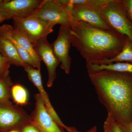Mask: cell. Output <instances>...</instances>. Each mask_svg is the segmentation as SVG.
<instances>
[{
    "instance_id": "1",
    "label": "cell",
    "mask_w": 132,
    "mask_h": 132,
    "mask_svg": "<svg viewBox=\"0 0 132 132\" xmlns=\"http://www.w3.org/2000/svg\"><path fill=\"white\" fill-rule=\"evenodd\" d=\"M100 102L119 125L132 121V75L102 71L88 74Z\"/></svg>"
},
{
    "instance_id": "2",
    "label": "cell",
    "mask_w": 132,
    "mask_h": 132,
    "mask_svg": "<svg viewBox=\"0 0 132 132\" xmlns=\"http://www.w3.org/2000/svg\"><path fill=\"white\" fill-rule=\"evenodd\" d=\"M70 34L73 46L86 62L95 64L116 56L127 39L114 31L81 22H72Z\"/></svg>"
},
{
    "instance_id": "3",
    "label": "cell",
    "mask_w": 132,
    "mask_h": 132,
    "mask_svg": "<svg viewBox=\"0 0 132 132\" xmlns=\"http://www.w3.org/2000/svg\"><path fill=\"white\" fill-rule=\"evenodd\" d=\"M100 13L112 31L132 41V21L121 0H108L101 8Z\"/></svg>"
},
{
    "instance_id": "4",
    "label": "cell",
    "mask_w": 132,
    "mask_h": 132,
    "mask_svg": "<svg viewBox=\"0 0 132 132\" xmlns=\"http://www.w3.org/2000/svg\"><path fill=\"white\" fill-rule=\"evenodd\" d=\"M12 19L13 27L23 33L34 45L41 38L52 32L55 26L32 15L23 18L14 17Z\"/></svg>"
},
{
    "instance_id": "5",
    "label": "cell",
    "mask_w": 132,
    "mask_h": 132,
    "mask_svg": "<svg viewBox=\"0 0 132 132\" xmlns=\"http://www.w3.org/2000/svg\"><path fill=\"white\" fill-rule=\"evenodd\" d=\"M32 123L31 116L11 101L0 103V132L20 130Z\"/></svg>"
},
{
    "instance_id": "6",
    "label": "cell",
    "mask_w": 132,
    "mask_h": 132,
    "mask_svg": "<svg viewBox=\"0 0 132 132\" xmlns=\"http://www.w3.org/2000/svg\"><path fill=\"white\" fill-rule=\"evenodd\" d=\"M71 8L57 0H43L38 9L31 15L54 24L71 25Z\"/></svg>"
},
{
    "instance_id": "7",
    "label": "cell",
    "mask_w": 132,
    "mask_h": 132,
    "mask_svg": "<svg viewBox=\"0 0 132 132\" xmlns=\"http://www.w3.org/2000/svg\"><path fill=\"white\" fill-rule=\"evenodd\" d=\"M71 25H61L57 39L52 43V49L60 62L61 67L67 74L70 73L71 64L69 52L72 45Z\"/></svg>"
},
{
    "instance_id": "8",
    "label": "cell",
    "mask_w": 132,
    "mask_h": 132,
    "mask_svg": "<svg viewBox=\"0 0 132 132\" xmlns=\"http://www.w3.org/2000/svg\"><path fill=\"white\" fill-rule=\"evenodd\" d=\"M35 108L31 116V121L40 132H64L57 125L46 108L39 94L35 95Z\"/></svg>"
},
{
    "instance_id": "9",
    "label": "cell",
    "mask_w": 132,
    "mask_h": 132,
    "mask_svg": "<svg viewBox=\"0 0 132 132\" xmlns=\"http://www.w3.org/2000/svg\"><path fill=\"white\" fill-rule=\"evenodd\" d=\"M35 50L42 61L45 63L48 73L47 86L51 87L57 77L56 69L60 63L55 55L52 44L47 40V36L41 38L34 45Z\"/></svg>"
},
{
    "instance_id": "10",
    "label": "cell",
    "mask_w": 132,
    "mask_h": 132,
    "mask_svg": "<svg viewBox=\"0 0 132 132\" xmlns=\"http://www.w3.org/2000/svg\"><path fill=\"white\" fill-rule=\"evenodd\" d=\"M71 8L72 22H81L101 29L111 30L102 19L100 13V9L80 6Z\"/></svg>"
},
{
    "instance_id": "11",
    "label": "cell",
    "mask_w": 132,
    "mask_h": 132,
    "mask_svg": "<svg viewBox=\"0 0 132 132\" xmlns=\"http://www.w3.org/2000/svg\"><path fill=\"white\" fill-rule=\"evenodd\" d=\"M42 0H4L0 7L14 17L23 18L30 16L38 9Z\"/></svg>"
},
{
    "instance_id": "12",
    "label": "cell",
    "mask_w": 132,
    "mask_h": 132,
    "mask_svg": "<svg viewBox=\"0 0 132 132\" xmlns=\"http://www.w3.org/2000/svg\"><path fill=\"white\" fill-rule=\"evenodd\" d=\"M25 71L27 73L29 79L39 90V94L45 102L46 108L50 115L57 125L63 128L64 125L55 112L50 101L48 95L43 86L42 79L40 70L37 69L33 66L27 64L24 67Z\"/></svg>"
},
{
    "instance_id": "13",
    "label": "cell",
    "mask_w": 132,
    "mask_h": 132,
    "mask_svg": "<svg viewBox=\"0 0 132 132\" xmlns=\"http://www.w3.org/2000/svg\"><path fill=\"white\" fill-rule=\"evenodd\" d=\"M0 54L8 60L11 65L24 67L27 65L23 61L12 42L0 33Z\"/></svg>"
},
{
    "instance_id": "14",
    "label": "cell",
    "mask_w": 132,
    "mask_h": 132,
    "mask_svg": "<svg viewBox=\"0 0 132 132\" xmlns=\"http://www.w3.org/2000/svg\"><path fill=\"white\" fill-rule=\"evenodd\" d=\"M10 31L13 38L31 55L35 64L36 68L40 70L42 60L35 52L34 45L26 36L18 29L14 28L11 26Z\"/></svg>"
},
{
    "instance_id": "15",
    "label": "cell",
    "mask_w": 132,
    "mask_h": 132,
    "mask_svg": "<svg viewBox=\"0 0 132 132\" xmlns=\"http://www.w3.org/2000/svg\"><path fill=\"white\" fill-rule=\"evenodd\" d=\"M88 74L102 71L128 73L132 75V62H118L108 64H95L86 62Z\"/></svg>"
},
{
    "instance_id": "16",
    "label": "cell",
    "mask_w": 132,
    "mask_h": 132,
    "mask_svg": "<svg viewBox=\"0 0 132 132\" xmlns=\"http://www.w3.org/2000/svg\"><path fill=\"white\" fill-rule=\"evenodd\" d=\"M10 25L6 24L0 26V33L12 42L16 48L22 60L25 63L35 68V64L31 55L28 52L19 45L12 36L10 32Z\"/></svg>"
},
{
    "instance_id": "17",
    "label": "cell",
    "mask_w": 132,
    "mask_h": 132,
    "mask_svg": "<svg viewBox=\"0 0 132 132\" xmlns=\"http://www.w3.org/2000/svg\"><path fill=\"white\" fill-rule=\"evenodd\" d=\"M118 62H132V41L127 39L120 53L113 59L107 60L99 64H108Z\"/></svg>"
},
{
    "instance_id": "18",
    "label": "cell",
    "mask_w": 132,
    "mask_h": 132,
    "mask_svg": "<svg viewBox=\"0 0 132 132\" xmlns=\"http://www.w3.org/2000/svg\"><path fill=\"white\" fill-rule=\"evenodd\" d=\"M63 5L70 7L75 6H89L100 9L108 0H57Z\"/></svg>"
},
{
    "instance_id": "19",
    "label": "cell",
    "mask_w": 132,
    "mask_h": 132,
    "mask_svg": "<svg viewBox=\"0 0 132 132\" xmlns=\"http://www.w3.org/2000/svg\"><path fill=\"white\" fill-rule=\"evenodd\" d=\"M13 85L9 75L0 78V103L10 101L12 98L11 90Z\"/></svg>"
},
{
    "instance_id": "20",
    "label": "cell",
    "mask_w": 132,
    "mask_h": 132,
    "mask_svg": "<svg viewBox=\"0 0 132 132\" xmlns=\"http://www.w3.org/2000/svg\"><path fill=\"white\" fill-rule=\"evenodd\" d=\"M11 96L17 105H26L28 102V93L25 87L20 84L13 85L11 90Z\"/></svg>"
},
{
    "instance_id": "21",
    "label": "cell",
    "mask_w": 132,
    "mask_h": 132,
    "mask_svg": "<svg viewBox=\"0 0 132 132\" xmlns=\"http://www.w3.org/2000/svg\"><path fill=\"white\" fill-rule=\"evenodd\" d=\"M103 128V132H122L119 123L109 114L104 121Z\"/></svg>"
},
{
    "instance_id": "22",
    "label": "cell",
    "mask_w": 132,
    "mask_h": 132,
    "mask_svg": "<svg viewBox=\"0 0 132 132\" xmlns=\"http://www.w3.org/2000/svg\"><path fill=\"white\" fill-rule=\"evenodd\" d=\"M11 65L9 60L0 54V78L9 75Z\"/></svg>"
},
{
    "instance_id": "23",
    "label": "cell",
    "mask_w": 132,
    "mask_h": 132,
    "mask_svg": "<svg viewBox=\"0 0 132 132\" xmlns=\"http://www.w3.org/2000/svg\"><path fill=\"white\" fill-rule=\"evenodd\" d=\"M121 1L129 18L132 21V0H121Z\"/></svg>"
},
{
    "instance_id": "24",
    "label": "cell",
    "mask_w": 132,
    "mask_h": 132,
    "mask_svg": "<svg viewBox=\"0 0 132 132\" xmlns=\"http://www.w3.org/2000/svg\"><path fill=\"white\" fill-rule=\"evenodd\" d=\"M20 132H40L38 128L32 123L24 126L21 129Z\"/></svg>"
},
{
    "instance_id": "25",
    "label": "cell",
    "mask_w": 132,
    "mask_h": 132,
    "mask_svg": "<svg viewBox=\"0 0 132 132\" xmlns=\"http://www.w3.org/2000/svg\"><path fill=\"white\" fill-rule=\"evenodd\" d=\"M63 128L65 129L67 132H81L78 131L75 127H69L65 125H64ZM85 132H97V126H94L87 131Z\"/></svg>"
},
{
    "instance_id": "26",
    "label": "cell",
    "mask_w": 132,
    "mask_h": 132,
    "mask_svg": "<svg viewBox=\"0 0 132 132\" xmlns=\"http://www.w3.org/2000/svg\"><path fill=\"white\" fill-rule=\"evenodd\" d=\"M119 126L122 132H132V121L126 124L119 125Z\"/></svg>"
},
{
    "instance_id": "27",
    "label": "cell",
    "mask_w": 132,
    "mask_h": 132,
    "mask_svg": "<svg viewBox=\"0 0 132 132\" xmlns=\"http://www.w3.org/2000/svg\"><path fill=\"white\" fill-rule=\"evenodd\" d=\"M10 19H12V18L8 13L4 10H0V23Z\"/></svg>"
},
{
    "instance_id": "28",
    "label": "cell",
    "mask_w": 132,
    "mask_h": 132,
    "mask_svg": "<svg viewBox=\"0 0 132 132\" xmlns=\"http://www.w3.org/2000/svg\"><path fill=\"white\" fill-rule=\"evenodd\" d=\"M0 132H20V130H10V131H6Z\"/></svg>"
},
{
    "instance_id": "29",
    "label": "cell",
    "mask_w": 132,
    "mask_h": 132,
    "mask_svg": "<svg viewBox=\"0 0 132 132\" xmlns=\"http://www.w3.org/2000/svg\"><path fill=\"white\" fill-rule=\"evenodd\" d=\"M4 1V0H0V7H1V6L2 4Z\"/></svg>"
}]
</instances>
